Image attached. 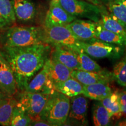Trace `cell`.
Returning <instances> with one entry per match:
<instances>
[{
	"mask_svg": "<svg viewBox=\"0 0 126 126\" xmlns=\"http://www.w3.org/2000/svg\"><path fill=\"white\" fill-rule=\"evenodd\" d=\"M6 96H7V95H5V94L2 91L0 90V100H1V99L3 98H4V97Z\"/></svg>",
	"mask_w": 126,
	"mask_h": 126,
	"instance_id": "31",
	"label": "cell"
},
{
	"mask_svg": "<svg viewBox=\"0 0 126 126\" xmlns=\"http://www.w3.org/2000/svg\"><path fill=\"white\" fill-rule=\"evenodd\" d=\"M100 101L108 111L111 120L116 121L122 119L117 91H112L109 95Z\"/></svg>",
	"mask_w": 126,
	"mask_h": 126,
	"instance_id": "23",
	"label": "cell"
},
{
	"mask_svg": "<svg viewBox=\"0 0 126 126\" xmlns=\"http://www.w3.org/2000/svg\"><path fill=\"white\" fill-rule=\"evenodd\" d=\"M46 43L51 46H61L76 51L79 40L74 35L66 25L44 27Z\"/></svg>",
	"mask_w": 126,
	"mask_h": 126,
	"instance_id": "7",
	"label": "cell"
},
{
	"mask_svg": "<svg viewBox=\"0 0 126 126\" xmlns=\"http://www.w3.org/2000/svg\"><path fill=\"white\" fill-rule=\"evenodd\" d=\"M71 77L77 80L83 86L97 82H108L113 80L111 72L104 69L100 72L86 71L81 70H72Z\"/></svg>",
	"mask_w": 126,
	"mask_h": 126,
	"instance_id": "14",
	"label": "cell"
},
{
	"mask_svg": "<svg viewBox=\"0 0 126 126\" xmlns=\"http://www.w3.org/2000/svg\"><path fill=\"white\" fill-rule=\"evenodd\" d=\"M122 118L126 119V92L124 90L117 91Z\"/></svg>",
	"mask_w": 126,
	"mask_h": 126,
	"instance_id": "29",
	"label": "cell"
},
{
	"mask_svg": "<svg viewBox=\"0 0 126 126\" xmlns=\"http://www.w3.org/2000/svg\"><path fill=\"white\" fill-rule=\"evenodd\" d=\"M31 126H50V124L48 122H46L43 120H37L32 121Z\"/></svg>",
	"mask_w": 126,
	"mask_h": 126,
	"instance_id": "30",
	"label": "cell"
},
{
	"mask_svg": "<svg viewBox=\"0 0 126 126\" xmlns=\"http://www.w3.org/2000/svg\"><path fill=\"white\" fill-rule=\"evenodd\" d=\"M16 103L14 96H7L0 100V125L10 126L12 112Z\"/></svg>",
	"mask_w": 126,
	"mask_h": 126,
	"instance_id": "22",
	"label": "cell"
},
{
	"mask_svg": "<svg viewBox=\"0 0 126 126\" xmlns=\"http://www.w3.org/2000/svg\"><path fill=\"white\" fill-rule=\"evenodd\" d=\"M50 94L31 92L28 91H18L14 95L16 100V106L31 118L32 121L40 119Z\"/></svg>",
	"mask_w": 126,
	"mask_h": 126,
	"instance_id": "4",
	"label": "cell"
},
{
	"mask_svg": "<svg viewBox=\"0 0 126 126\" xmlns=\"http://www.w3.org/2000/svg\"><path fill=\"white\" fill-rule=\"evenodd\" d=\"M54 87L55 91L71 97L82 94L83 86L75 79L70 77L65 81L55 85Z\"/></svg>",
	"mask_w": 126,
	"mask_h": 126,
	"instance_id": "21",
	"label": "cell"
},
{
	"mask_svg": "<svg viewBox=\"0 0 126 126\" xmlns=\"http://www.w3.org/2000/svg\"><path fill=\"white\" fill-rule=\"evenodd\" d=\"M78 47L91 57L95 59H119L126 47L106 43L96 38L79 42Z\"/></svg>",
	"mask_w": 126,
	"mask_h": 126,
	"instance_id": "5",
	"label": "cell"
},
{
	"mask_svg": "<svg viewBox=\"0 0 126 126\" xmlns=\"http://www.w3.org/2000/svg\"><path fill=\"white\" fill-rule=\"evenodd\" d=\"M100 1H102V2L106 3V4H108L109 2H110V1H112V0H100Z\"/></svg>",
	"mask_w": 126,
	"mask_h": 126,
	"instance_id": "32",
	"label": "cell"
},
{
	"mask_svg": "<svg viewBox=\"0 0 126 126\" xmlns=\"http://www.w3.org/2000/svg\"><path fill=\"white\" fill-rule=\"evenodd\" d=\"M50 74L54 86L71 77L72 70L66 67L62 63L50 57Z\"/></svg>",
	"mask_w": 126,
	"mask_h": 126,
	"instance_id": "18",
	"label": "cell"
},
{
	"mask_svg": "<svg viewBox=\"0 0 126 126\" xmlns=\"http://www.w3.org/2000/svg\"><path fill=\"white\" fill-rule=\"evenodd\" d=\"M32 119L22 110L16 105L14 109L11 119V126H31Z\"/></svg>",
	"mask_w": 126,
	"mask_h": 126,
	"instance_id": "28",
	"label": "cell"
},
{
	"mask_svg": "<svg viewBox=\"0 0 126 126\" xmlns=\"http://www.w3.org/2000/svg\"><path fill=\"white\" fill-rule=\"evenodd\" d=\"M0 90L7 96H14L18 92L16 82L11 67L0 53Z\"/></svg>",
	"mask_w": 126,
	"mask_h": 126,
	"instance_id": "11",
	"label": "cell"
},
{
	"mask_svg": "<svg viewBox=\"0 0 126 126\" xmlns=\"http://www.w3.org/2000/svg\"><path fill=\"white\" fill-rule=\"evenodd\" d=\"M94 36L95 38L106 43L126 47V39L125 37L106 29L99 22H96Z\"/></svg>",
	"mask_w": 126,
	"mask_h": 126,
	"instance_id": "20",
	"label": "cell"
},
{
	"mask_svg": "<svg viewBox=\"0 0 126 126\" xmlns=\"http://www.w3.org/2000/svg\"><path fill=\"white\" fill-rule=\"evenodd\" d=\"M108 6L110 13L126 28V0H112Z\"/></svg>",
	"mask_w": 126,
	"mask_h": 126,
	"instance_id": "27",
	"label": "cell"
},
{
	"mask_svg": "<svg viewBox=\"0 0 126 126\" xmlns=\"http://www.w3.org/2000/svg\"><path fill=\"white\" fill-rule=\"evenodd\" d=\"M88 101L82 94L70 97V106L68 119L81 126L88 124Z\"/></svg>",
	"mask_w": 126,
	"mask_h": 126,
	"instance_id": "10",
	"label": "cell"
},
{
	"mask_svg": "<svg viewBox=\"0 0 126 126\" xmlns=\"http://www.w3.org/2000/svg\"><path fill=\"white\" fill-rule=\"evenodd\" d=\"M113 80L123 87L126 86V49L119 61L114 64L111 72Z\"/></svg>",
	"mask_w": 126,
	"mask_h": 126,
	"instance_id": "25",
	"label": "cell"
},
{
	"mask_svg": "<svg viewBox=\"0 0 126 126\" xmlns=\"http://www.w3.org/2000/svg\"><path fill=\"white\" fill-rule=\"evenodd\" d=\"M112 92L108 82H97L83 86L82 94L92 100H101Z\"/></svg>",
	"mask_w": 126,
	"mask_h": 126,
	"instance_id": "16",
	"label": "cell"
},
{
	"mask_svg": "<svg viewBox=\"0 0 126 126\" xmlns=\"http://www.w3.org/2000/svg\"><path fill=\"white\" fill-rule=\"evenodd\" d=\"M66 26L79 40L87 41L95 38L96 22L92 20L76 18Z\"/></svg>",
	"mask_w": 126,
	"mask_h": 126,
	"instance_id": "12",
	"label": "cell"
},
{
	"mask_svg": "<svg viewBox=\"0 0 126 126\" xmlns=\"http://www.w3.org/2000/svg\"><path fill=\"white\" fill-rule=\"evenodd\" d=\"M16 21L11 0H0V29L5 30L11 27Z\"/></svg>",
	"mask_w": 126,
	"mask_h": 126,
	"instance_id": "19",
	"label": "cell"
},
{
	"mask_svg": "<svg viewBox=\"0 0 126 126\" xmlns=\"http://www.w3.org/2000/svg\"><path fill=\"white\" fill-rule=\"evenodd\" d=\"M66 11L76 18L97 22L100 19L103 7L83 0H58Z\"/></svg>",
	"mask_w": 126,
	"mask_h": 126,
	"instance_id": "6",
	"label": "cell"
},
{
	"mask_svg": "<svg viewBox=\"0 0 126 126\" xmlns=\"http://www.w3.org/2000/svg\"><path fill=\"white\" fill-rule=\"evenodd\" d=\"M75 19L63 8L58 0H52L46 16L44 27L66 25Z\"/></svg>",
	"mask_w": 126,
	"mask_h": 126,
	"instance_id": "9",
	"label": "cell"
},
{
	"mask_svg": "<svg viewBox=\"0 0 126 126\" xmlns=\"http://www.w3.org/2000/svg\"><path fill=\"white\" fill-rule=\"evenodd\" d=\"M75 52L79 64V70L92 72H100L104 70L81 48Z\"/></svg>",
	"mask_w": 126,
	"mask_h": 126,
	"instance_id": "26",
	"label": "cell"
},
{
	"mask_svg": "<svg viewBox=\"0 0 126 126\" xmlns=\"http://www.w3.org/2000/svg\"><path fill=\"white\" fill-rule=\"evenodd\" d=\"M70 97L54 91L50 94L40 119L51 126H62L66 123L70 111Z\"/></svg>",
	"mask_w": 126,
	"mask_h": 126,
	"instance_id": "3",
	"label": "cell"
},
{
	"mask_svg": "<svg viewBox=\"0 0 126 126\" xmlns=\"http://www.w3.org/2000/svg\"><path fill=\"white\" fill-rule=\"evenodd\" d=\"M123 88H124L123 90H124V91H126V86H124V87H123Z\"/></svg>",
	"mask_w": 126,
	"mask_h": 126,
	"instance_id": "33",
	"label": "cell"
},
{
	"mask_svg": "<svg viewBox=\"0 0 126 126\" xmlns=\"http://www.w3.org/2000/svg\"><path fill=\"white\" fill-rule=\"evenodd\" d=\"M49 59L46 61L42 68L31 80L25 91L44 94H51L55 91L50 74Z\"/></svg>",
	"mask_w": 126,
	"mask_h": 126,
	"instance_id": "8",
	"label": "cell"
},
{
	"mask_svg": "<svg viewBox=\"0 0 126 126\" xmlns=\"http://www.w3.org/2000/svg\"><path fill=\"white\" fill-rule=\"evenodd\" d=\"M99 22L103 28L126 39V28L114 16L107 11L103 8L101 12V16Z\"/></svg>",
	"mask_w": 126,
	"mask_h": 126,
	"instance_id": "17",
	"label": "cell"
},
{
	"mask_svg": "<svg viewBox=\"0 0 126 126\" xmlns=\"http://www.w3.org/2000/svg\"><path fill=\"white\" fill-rule=\"evenodd\" d=\"M92 120L95 126H106L109 125L110 119L109 114L100 100H96L92 108Z\"/></svg>",
	"mask_w": 126,
	"mask_h": 126,
	"instance_id": "24",
	"label": "cell"
},
{
	"mask_svg": "<svg viewBox=\"0 0 126 126\" xmlns=\"http://www.w3.org/2000/svg\"><path fill=\"white\" fill-rule=\"evenodd\" d=\"M50 57L59 61L72 70H79L77 53L71 48L61 46L53 47Z\"/></svg>",
	"mask_w": 126,
	"mask_h": 126,
	"instance_id": "15",
	"label": "cell"
},
{
	"mask_svg": "<svg viewBox=\"0 0 126 126\" xmlns=\"http://www.w3.org/2000/svg\"><path fill=\"white\" fill-rule=\"evenodd\" d=\"M51 49L48 44L0 47V53L13 71L18 91L25 90L31 80L50 58Z\"/></svg>",
	"mask_w": 126,
	"mask_h": 126,
	"instance_id": "1",
	"label": "cell"
},
{
	"mask_svg": "<svg viewBox=\"0 0 126 126\" xmlns=\"http://www.w3.org/2000/svg\"><path fill=\"white\" fill-rule=\"evenodd\" d=\"M16 20L22 23H29L35 19L37 9L32 0H11Z\"/></svg>",
	"mask_w": 126,
	"mask_h": 126,
	"instance_id": "13",
	"label": "cell"
},
{
	"mask_svg": "<svg viewBox=\"0 0 126 126\" xmlns=\"http://www.w3.org/2000/svg\"><path fill=\"white\" fill-rule=\"evenodd\" d=\"M1 36L2 46L9 47H25L47 44L43 27L12 26Z\"/></svg>",
	"mask_w": 126,
	"mask_h": 126,
	"instance_id": "2",
	"label": "cell"
}]
</instances>
